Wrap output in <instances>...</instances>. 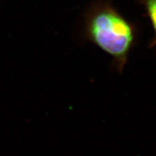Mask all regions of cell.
Instances as JSON below:
<instances>
[{
	"mask_svg": "<svg viewBox=\"0 0 156 156\" xmlns=\"http://www.w3.org/2000/svg\"><path fill=\"white\" fill-rule=\"evenodd\" d=\"M83 36L110 55L114 69L121 74L136 42L137 30L111 1L98 0L84 14Z\"/></svg>",
	"mask_w": 156,
	"mask_h": 156,
	"instance_id": "obj_1",
	"label": "cell"
},
{
	"mask_svg": "<svg viewBox=\"0 0 156 156\" xmlns=\"http://www.w3.org/2000/svg\"><path fill=\"white\" fill-rule=\"evenodd\" d=\"M139 2L144 8L145 15L153 30V37L148 44L149 48L156 50V0H139Z\"/></svg>",
	"mask_w": 156,
	"mask_h": 156,
	"instance_id": "obj_2",
	"label": "cell"
}]
</instances>
